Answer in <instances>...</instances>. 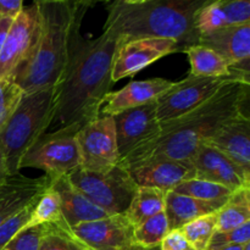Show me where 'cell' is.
Masks as SVG:
<instances>
[{
  "instance_id": "1",
  "label": "cell",
  "mask_w": 250,
  "mask_h": 250,
  "mask_svg": "<svg viewBox=\"0 0 250 250\" xmlns=\"http://www.w3.org/2000/svg\"><path fill=\"white\" fill-rule=\"evenodd\" d=\"M119 37L103 32L95 39H81L60 82L54 87L51 126L81 128L100 116L111 92L112 67L121 45Z\"/></svg>"
},
{
  "instance_id": "2",
  "label": "cell",
  "mask_w": 250,
  "mask_h": 250,
  "mask_svg": "<svg viewBox=\"0 0 250 250\" xmlns=\"http://www.w3.org/2000/svg\"><path fill=\"white\" fill-rule=\"evenodd\" d=\"M249 88L250 83L244 81L227 83L188 114L160 124V131L154 138L137 146L119 164L127 168L154 156L189 160L222 125L238 115H248Z\"/></svg>"
},
{
  "instance_id": "3",
  "label": "cell",
  "mask_w": 250,
  "mask_h": 250,
  "mask_svg": "<svg viewBox=\"0 0 250 250\" xmlns=\"http://www.w3.org/2000/svg\"><path fill=\"white\" fill-rule=\"evenodd\" d=\"M92 1L42 0L39 34L31 58L17 71L12 82L23 93L54 88L67 68L82 36V20Z\"/></svg>"
},
{
  "instance_id": "4",
  "label": "cell",
  "mask_w": 250,
  "mask_h": 250,
  "mask_svg": "<svg viewBox=\"0 0 250 250\" xmlns=\"http://www.w3.org/2000/svg\"><path fill=\"white\" fill-rule=\"evenodd\" d=\"M207 0H114L106 4L104 31L122 42L142 38L171 39L181 51L199 44L195 17Z\"/></svg>"
},
{
  "instance_id": "5",
  "label": "cell",
  "mask_w": 250,
  "mask_h": 250,
  "mask_svg": "<svg viewBox=\"0 0 250 250\" xmlns=\"http://www.w3.org/2000/svg\"><path fill=\"white\" fill-rule=\"evenodd\" d=\"M54 88L24 93L16 110L0 129V159L7 175L20 173V163L37 139L50 127Z\"/></svg>"
},
{
  "instance_id": "6",
  "label": "cell",
  "mask_w": 250,
  "mask_h": 250,
  "mask_svg": "<svg viewBox=\"0 0 250 250\" xmlns=\"http://www.w3.org/2000/svg\"><path fill=\"white\" fill-rule=\"evenodd\" d=\"M67 177L84 197L110 216L125 214L138 188L121 164L106 172H90L78 167Z\"/></svg>"
},
{
  "instance_id": "7",
  "label": "cell",
  "mask_w": 250,
  "mask_h": 250,
  "mask_svg": "<svg viewBox=\"0 0 250 250\" xmlns=\"http://www.w3.org/2000/svg\"><path fill=\"white\" fill-rule=\"evenodd\" d=\"M78 129L65 127L42 134L21 159L20 170L23 167L43 170L51 181L75 171L81 165L76 139Z\"/></svg>"
},
{
  "instance_id": "8",
  "label": "cell",
  "mask_w": 250,
  "mask_h": 250,
  "mask_svg": "<svg viewBox=\"0 0 250 250\" xmlns=\"http://www.w3.org/2000/svg\"><path fill=\"white\" fill-rule=\"evenodd\" d=\"M233 81L250 83L248 77L233 73L229 77H195L188 76L156 100V119L160 124L183 116L212 97L220 88Z\"/></svg>"
},
{
  "instance_id": "9",
  "label": "cell",
  "mask_w": 250,
  "mask_h": 250,
  "mask_svg": "<svg viewBox=\"0 0 250 250\" xmlns=\"http://www.w3.org/2000/svg\"><path fill=\"white\" fill-rule=\"evenodd\" d=\"M80 167L90 172H106L120 161L116 131L112 117H97L78 129Z\"/></svg>"
},
{
  "instance_id": "10",
  "label": "cell",
  "mask_w": 250,
  "mask_h": 250,
  "mask_svg": "<svg viewBox=\"0 0 250 250\" xmlns=\"http://www.w3.org/2000/svg\"><path fill=\"white\" fill-rule=\"evenodd\" d=\"M39 34L37 1L23 6L14 20L0 53V80L12 81L17 71L31 58Z\"/></svg>"
},
{
  "instance_id": "11",
  "label": "cell",
  "mask_w": 250,
  "mask_h": 250,
  "mask_svg": "<svg viewBox=\"0 0 250 250\" xmlns=\"http://www.w3.org/2000/svg\"><path fill=\"white\" fill-rule=\"evenodd\" d=\"M65 233L84 250H146L134 243L133 225L125 214L78 225Z\"/></svg>"
},
{
  "instance_id": "12",
  "label": "cell",
  "mask_w": 250,
  "mask_h": 250,
  "mask_svg": "<svg viewBox=\"0 0 250 250\" xmlns=\"http://www.w3.org/2000/svg\"><path fill=\"white\" fill-rule=\"evenodd\" d=\"M177 51H181V46L171 39L142 38L122 42L115 56L112 82L132 77L164 56Z\"/></svg>"
},
{
  "instance_id": "13",
  "label": "cell",
  "mask_w": 250,
  "mask_h": 250,
  "mask_svg": "<svg viewBox=\"0 0 250 250\" xmlns=\"http://www.w3.org/2000/svg\"><path fill=\"white\" fill-rule=\"evenodd\" d=\"M112 120L116 131L120 161L124 160L137 146L154 138L160 131V122L156 119V100L125 110L112 116Z\"/></svg>"
},
{
  "instance_id": "14",
  "label": "cell",
  "mask_w": 250,
  "mask_h": 250,
  "mask_svg": "<svg viewBox=\"0 0 250 250\" xmlns=\"http://www.w3.org/2000/svg\"><path fill=\"white\" fill-rule=\"evenodd\" d=\"M138 187H151L164 192H171L180 183L195 178L192 160L154 156L127 167Z\"/></svg>"
},
{
  "instance_id": "15",
  "label": "cell",
  "mask_w": 250,
  "mask_h": 250,
  "mask_svg": "<svg viewBox=\"0 0 250 250\" xmlns=\"http://www.w3.org/2000/svg\"><path fill=\"white\" fill-rule=\"evenodd\" d=\"M199 44L222 56L232 72L250 78V23L224 27L200 36Z\"/></svg>"
},
{
  "instance_id": "16",
  "label": "cell",
  "mask_w": 250,
  "mask_h": 250,
  "mask_svg": "<svg viewBox=\"0 0 250 250\" xmlns=\"http://www.w3.org/2000/svg\"><path fill=\"white\" fill-rule=\"evenodd\" d=\"M190 160L195 168V178L217 183L233 192L250 188V175L209 144L203 143Z\"/></svg>"
},
{
  "instance_id": "17",
  "label": "cell",
  "mask_w": 250,
  "mask_h": 250,
  "mask_svg": "<svg viewBox=\"0 0 250 250\" xmlns=\"http://www.w3.org/2000/svg\"><path fill=\"white\" fill-rule=\"evenodd\" d=\"M48 176L28 178L12 175L0 182V226L34 204L50 186Z\"/></svg>"
},
{
  "instance_id": "18",
  "label": "cell",
  "mask_w": 250,
  "mask_h": 250,
  "mask_svg": "<svg viewBox=\"0 0 250 250\" xmlns=\"http://www.w3.org/2000/svg\"><path fill=\"white\" fill-rule=\"evenodd\" d=\"M175 82L164 78H151L146 81H132L120 90L110 92L100 107L102 116H115L125 110L155 102L167 92Z\"/></svg>"
},
{
  "instance_id": "19",
  "label": "cell",
  "mask_w": 250,
  "mask_h": 250,
  "mask_svg": "<svg viewBox=\"0 0 250 250\" xmlns=\"http://www.w3.org/2000/svg\"><path fill=\"white\" fill-rule=\"evenodd\" d=\"M205 144L214 146L250 175V119L242 114L222 125Z\"/></svg>"
},
{
  "instance_id": "20",
  "label": "cell",
  "mask_w": 250,
  "mask_h": 250,
  "mask_svg": "<svg viewBox=\"0 0 250 250\" xmlns=\"http://www.w3.org/2000/svg\"><path fill=\"white\" fill-rule=\"evenodd\" d=\"M247 23H250L249 0H207L195 17V27L200 36L224 27Z\"/></svg>"
},
{
  "instance_id": "21",
  "label": "cell",
  "mask_w": 250,
  "mask_h": 250,
  "mask_svg": "<svg viewBox=\"0 0 250 250\" xmlns=\"http://www.w3.org/2000/svg\"><path fill=\"white\" fill-rule=\"evenodd\" d=\"M50 187L58 193L60 198L61 214L68 229L87 224V222L98 221L110 216L109 214L93 204L87 197L82 194L72 183L67 176L55 178L51 181Z\"/></svg>"
},
{
  "instance_id": "22",
  "label": "cell",
  "mask_w": 250,
  "mask_h": 250,
  "mask_svg": "<svg viewBox=\"0 0 250 250\" xmlns=\"http://www.w3.org/2000/svg\"><path fill=\"white\" fill-rule=\"evenodd\" d=\"M229 198H222L217 200H200L178 194L173 190L167 192L165 200V215L167 217L168 229L170 231L180 229L186 224L198 217L217 212L229 202Z\"/></svg>"
},
{
  "instance_id": "23",
  "label": "cell",
  "mask_w": 250,
  "mask_h": 250,
  "mask_svg": "<svg viewBox=\"0 0 250 250\" xmlns=\"http://www.w3.org/2000/svg\"><path fill=\"white\" fill-rule=\"evenodd\" d=\"M190 63L189 75L195 77H229L233 73L229 62L211 49L200 44L183 49Z\"/></svg>"
},
{
  "instance_id": "24",
  "label": "cell",
  "mask_w": 250,
  "mask_h": 250,
  "mask_svg": "<svg viewBox=\"0 0 250 250\" xmlns=\"http://www.w3.org/2000/svg\"><path fill=\"white\" fill-rule=\"evenodd\" d=\"M166 192L151 187H138L125 216L134 226L165 211Z\"/></svg>"
},
{
  "instance_id": "25",
  "label": "cell",
  "mask_w": 250,
  "mask_h": 250,
  "mask_svg": "<svg viewBox=\"0 0 250 250\" xmlns=\"http://www.w3.org/2000/svg\"><path fill=\"white\" fill-rule=\"evenodd\" d=\"M250 222V188L239 189L216 212V232H227Z\"/></svg>"
},
{
  "instance_id": "26",
  "label": "cell",
  "mask_w": 250,
  "mask_h": 250,
  "mask_svg": "<svg viewBox=\"0 0 250 250\" xmlns=\"http://www.w3.org/2000/svg\"><path fill=\"white\" fill-rule=\"evenodd\" d=\"M42 225L55 226L56 229L63 232L68 231L67 225L63 221L62 214H61L60 198L50 186L36 203V207L26 227L42 226Z\"/></svg>"
},
{
  "instance_id": "27",
  "label": "cell",
  "mask_w": 250,
  "mask_h": 250,
  "mask_svg": "<svg viewBox=\"0 0 250 250\" xmlns=\"http://www.w3.org/2000/svg\"><path fill=\"white\" fill-rule=\"evenodd\" d=\"M168 222L165 211L146 220L138 226L133 227V241L146 250L159 249L161 242L168 234Z\"/></svg>"
},
{
  "instance_id": "28",
  "label": "cell",
  "mask_w": 250,
  "mask_h": 250,
  "mask_svg": "<svg viewBox=\"0 0 250 250\" xmlns=\"http://www.w3.org/2000/svg\"><path fill=\"white\" fill-rule=\"evenodd\" d=\"M180 231L195 250H207L210 239L216 232V212L188 222Z\"/></svg>"
},
{
  "instance_id": "29",
  "label": "cell",
  "mask_w": 250,
  "mask_h": 250,
  "mask_svg": "<svg viewBox=\"0 0 250 250\" xmlns=\"http://www.w3.org/2000/svg\"><path fill=\"white\" fill-rule=\"evenodd\" d=\"M173 192L200 200H217L222 198H229L234 193L233 190L224 186L199 178H192L180 183L173 189Z\"/></svg>"
},
{
  "instance_id": "30",
  "label": "cell",
  "mask_w": 250,
  "mask_h": 250,
  "mask_svg": "<svg viewBox=\"0 0 250 250\" xmlns=\"http://www.w3.org/2000/svg\"><path fill=\"white\" fill-rule=\"evenodd\" d=\"M23 94V90L15 82L0 80V129L14 114Z\"/></svg>"
},
{
  "instance_id": "31",
  "label": "cell",
  "mask_w": 250,
  "mask_h": 250,
  "mask_svg": "<svg viewBox=\"0 0 250 250\" xmlns=\"http://www.w3.org/2000/svg\"><path fill=\"white\" fill-rule=\"evenodd\" d=\"M50 225L24 227L1 250H38L42 237Z\"/></svg>"
},
{
  "instance_id": "32",
  "label": "cell",
  "mask_w": 250,
  "mask_h": 250,
  "mask_svg": "<svg viewBox=\"0 0 250 250\" xmlns=\"http://www.w3.org/2000/svg\"><path fill=\"white\" fill-rule=\"evenodd\" d=\"M250 242V222L227 232H215L207 250H219L231 246H243Z\"/></svg>"
},
{
  "instance_id": "33",
  "label": "cell",
  "mask_w": 250,
  "mask_h": 250,
  "mask_svg": "<svg viewBox=\"0 0 250 250\" xmlns=\"http://www.w3.org/2000/svg\"><path fill=\"white\" fill-rule=\"evenodd\" d=\"M38 250H83L80 244L73 241L67 233L55 226H49L41 239Z\"/></svg>"
},
{
  "instance_id": "34",
  "label": "cell",
  "mask_w": 250,
  "mask_h": 250,
  "mask_svg": "<svg viewBox=\"0 0 250 250\" xmlns=\"http://www.w3.org/2000/svg\"><path fill=\"white\" fill-rule=\"evenodd\" d=\"M37 202H38V200H37ZM36 203L29 205L27 209H24L23 211L17 214L16 216L7 220L5 224H2L1 226H0V250L4 248V247L16 236L21 229H23L24 227H26L32 212H33L34 207H36Z\"/></svg>"
},
{
  "instance_id": "35",
  "label": "cell",
  "mask_w": 250,
  "mask_h": 250,
  "mask_svg": "<svg viewBox=\"0 0 250 250\" xmlns=\"http://www.w3.org/2000/svg\"><path fill=\"white\" fill-rule=\"evenodd\" d=\"M159 250H195L183 237L180 229L168 232L167 236L161 242Z\"/></svg>"
},
{
  "instance_id": "36",
  "label": "cell",
  "mask_w": 250,
  "mask_h": 250,
  "mask_svg": "<svg viewBox=\"0 0 250 250\" xmlns=\"http://www.w3.org/2000/svg\"><path fill=\"white\" fill-rule=\"evenodd\" d=\"M22 0H0V17L15 20L23 9Z\"/></svg>"
},
{
  "instance_id": "37",
  "label": "cell",
  "mask_w": 250,
  "mask_h": 250,
  "mask_svg": "<svg viewBox=\"0 0 250 250\" xmlns=\"http://www.w3.org/2000/svg\"><path fill=\"white\" fill-rule=\"evenodd\" d=\"M12 22L14 20L7 19V17H0V53H1V49L4 46L5 39H6L7 33H9L10 28L12 26Z\"/></svg>"
},
{
  "instance_id": "38",
  "label": "cell",
  "mask_w": 250,
  "mask_h": 250,
  "mask_svg": "<svg viewBox=\"0 0 250 250\" xmlns=\"http://www.w3.org/2000/svg\"><path fill=\"white\" fill-rule=\"evenodd\" d=\"M6 177H9V175H7L6 170H5L4 165H2V163H1V159H0V182H1V181H4Z\"/></svg>"
},
{
  "instance_id": "39",
  "label": "cell",
  "mask_w": 250,
  "mask_h": 250,
  "mask_svg": "<svg viewBox=\"0 0 250 250\" xmlns=\"http://www.w3.org/2000/svg\"><path fill=\"white\" fill-rule=\"evenodd\" d=\"M243 246H231V247H226V248H222V249H219V250H243Z\"/></svg>"
},
{
  "instance_id": "40",
  "label": "cell",
  "mask_w": 250,
  "mask_h": 250,
  "mask_svg": "<svg viewBox=\"0 0 250 250\" xmlns=\"http://www.w3.org/2000/svg\"><path fill=\"white\" fill-rule=\"evenodd\" d=\"M243 250H250V242H248V243L244 244L243 247Z\"/></svg>"
},
{
  "instance_id": "41",
  "label": "cell",
  "mask_w": 250,
  "mask_h": 250,
  "mask_svg": "<svg viewBox=\"0 0 250 250\" xmlns=\"http://www.w3.org/2000/svg\"><path fill=\"white\" fill-rule=\"evenodd\" d=\"M83 250H84V249H83Z\"/></svg>"
}]
</instances>
